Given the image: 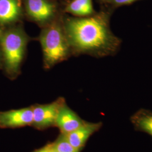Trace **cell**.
<instances>
[{
    "label": "cell",
    "mask_w": 152,
    "mask_h": 152,
    "mask_svg": "<svg viewBox=\"0 0 152 152\" xmlns=\"http://www.w3.org/2000/svg\"><path fill=\"white\" fill-rule=\"evenodd\" d=\"M113 11L104 7L91 16L65 18L63 24L71 52L96 57L115 54L120 49L121 39L110 27Z\"/></svg>",
    "instance_id": "1"
},
{
    "label": "cell",
    "mask_w": 152,
    "mask_h": 152,
    "mask_svg": "<svg viewBox=\"0 0 152 152\" xmlns=\"http://www.w3.org/2000/svg\"><path fill=\"white\" fill-rule=\"evenodd\" d=\"M39 41L46 68H51L69 56L71 48L63 23L54 20L49 23L42 30Z\"/></svg>",
    "instance_id": "2"
},
{
    "label": "cell",
    "mask_w": 152,
    "mask_h": 152,
    "mask_svg": "<svg viewBox=\"0 0 152 152\" xmlns=\"http://www.w3.org/2000/svg\"><path fill=\"white\" fill-rule=\"evenodd\" d=\"M27 34L20 28L10 30L4 33L1 45L6 65L11 73H17L22 64L27 45Z\"/></svg>",
    "instance_id": "3"
},
{
    "label": "cell",
    "mask_w": 152,
    "mask_h": 152,
    "mask_svg": "<svg viewBox=\"0 0 152 152\" xmlns=\"http://www.w3.org/2000/svg\"><path fill=\"white\" fill-rule=\"evenodd\" d=\"M63 98L46 104H37L32 107L33 123L32 126L38 130H44L55 127V122L61 106L65 103Z\"/></svg>",
    "instance_id": "4"
},
{
    "label": "cell",
    "mask_w": 152,
    "mask_h": 152,
    "mask_svg": "<svg viewBox=\"0 0 152 152\" xmlns=\"http://www.w3.org/2000/svg\"><path fill=\"white\" fill-rule=\"evenodd\" d=\"M28 15L39 24H49L56 12V6L53 0H26Z\"/></svg>",
    "instance_id": "5"
},
{
    "label": "cell",
    "mask_w": 152,
    "mask_h": 152,
    "mask_svg": "<svg viewBox=\"0 0 152 152\" xmlns=\"http://www.w3.org/2000/svg\"><path fill=\"white\" fill-rule=\"evenodd\" d=\"M32 107L0 112V127L20 128L32 126Z\"/></svg>",
    "instance_id": "6"
},
{
    "label": "cell",
    "mask_w": 152,
    "mask_h": 152,
    "mask_svg": "<svg viewBox=\"0 0 152 152\" xmlns=\"http://www.w3.org/2000/svg\"><path fill=\"white\" fill-rule=\"evenodd\" d=\"M85 122L86 121L82 120L65 102L58 112L55 127L60 130L61 134L65 135L76 130Z\"/></svg>",
    "instance_id": "7"
},
{
    "label": "cell",
    "mask_w": 152,
    "mask_h": 152,
    "mask_svg": "<svg viewBox=\"0 0 152 152\" xmlns=\"http://www.w3.org/2000/svg\"><path fill=\"white\" fill-rule=\"evenodd\" d=\"M102 126L103 124L100 122L92 123L86 121L83 125L76 130L64 135L72 146L82 151L90 136L99 130Z\"/></svg>",
    "instance_id": "8"
},
{
    "label": "cell",
    "mask_w": 152,
    "mask_h": 152,
    "mask_svg": "<svg viewBox=\"0 0 152 152\" xmlns=\"http://www.w3.org/2000/svg\"><path fill=\"white\" fill-rule=\"evenodd\" d=\"M21 14L19 0H0V23L15 22L20 18Z\"/></svg>",
    "instance_id": "9"
},
{
    "label": "cell",
    "mask_w": 152,
    "mask_h": 152,
    "mask_svg": "<svg viewBox=\"0 0 152 152\" xmlns=\"http://www.w3.org/2000/svg\"><path fill=\"white\" fill-rule=\"evenodd\" d=\"M130 121L136 130L146 132L152 136V112L140 109L131 117Z\"/></svg>",
    "instance_id": "10"
},
{
    "label": "cell",
    "mask_w": 152,
    "mask_h": 152,
    "mask_svg": "<svg viewBox=\"0 0 152 152\" xmlns=\"http://www.w3.org/2000/svg\"><path fill=\"white\" fill-rule=\"evenodd\" d=\"M65 11L77 17L91 16L96 12L92 0H71L66 6Z\"/></svg>",
    "instance_id": "11"
},
{
    "label": "cell",
    "mask_w": 152,
    "mask_h": 152,
    "mask_svg": "<svg viewBox=\"0 0 152 152\" xmlns=\"http://www.w3.org/2000/svg\"><path fill=\"white\" fill-rule=\"evenodd\" d=\"M52 144L58 152H81V151L72 146L65 135L61 133Z\"/></svg>",
    "instance_id": "12"
},
{
    "label": "cell",
    "mask_w": 152,
    "mask_h": 152,
    "mask_svg": "<svg viewBox=\"0 0 152 152\" xmlns=\"http://www.w3.org/2000/svg\"><path fill=\"white\" fill-rule=\"evenodd\" d=\"M104 7L114 10L115 9L124 6L130 5L140 0H99Z\"/></svg>",
    "instance_id": "13"
},
{
    "label": "cell",
    "mask_w": 152,
    "mask_h": 152,
    "mask_svg": "<svg viewBox=\"0 0 152 152\" xmlns=\"http://www.w3.org/2000/svg\"><path fill=\"white\" fill-rule=\"evenodd\" d=\"M33 152H49L48 145H45V147H42L40 149H38L37 150H36L35 151H34Z\"/></svg>",
    "instance_id": "14"
},
{
    "label": "cell",
    "mask_w": 152,
    "mask_h": 152,
    "mask_svg": "<svg viewBox=\"0 0 152 152\" xmlns=\"http://www.w3.org/2000/svg\"><path fill=\"white\" fill-rule=\"evenodd\" d=\"M48 149H49V152H58L55 148L52 142L51 143H49L48 144Z\"/></svg>",
    "instance_id": "15"
}]
</instances>
